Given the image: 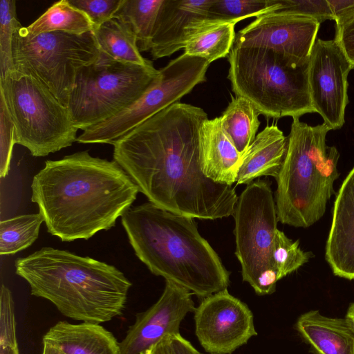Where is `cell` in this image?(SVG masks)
I'll return each instance as SVG.
<instances>
[{
	"mask_svg": "<svg viewBox=\"0 0 354 354\" xmlns=\"http://www.w3.org/2000/svg\"><path fill=\"white\" fill-rule=\"evenodd\" d=\"M0 346L18 348L12 295L3 284L0 293Z\"/></svg>",
	"mask_w": 354,
	"mask_h": 354,
	"instance_id": "cell-33",
	"label": "cell"
},
{
	"mask_svg": "<svg viewBox=\"0 0 354 354\" xmlns=\"http://www.w3.org/2000/svg\"><path fill=\"white\" fill-rule=\"evenodd\" d=\"M228 106L219 117L221 127L243 156L256 138L260 125V115L247 99L231 97Z\"/></svg>",
	"mask_w": 354,
	"mask_h": 354,
	"instance_id": "cell-23",
	"label": "cell"
},
{
	"mask_svg": "<svg viewBox=\"0 0 354 354\" xmlns=\"http://www.w3.org/2000/svg\"><path fill=\"white\" fill-rule=\"evenodd\" d=\"M236 24L206 19L187 42L184 53L206 59L209 64L227 57L234 46Z\"/></svg>",
	"mask_w": 354,
	"mask_h": 354,
	"instance_id": "cell-24",
	"label": "cell"
},
{
	"mask_svg": "<svg viewBox=\"0 0 354 354\" xmlns=\"http://www.w3.org/2000/svg\"><path fill=\"white\" fill-rule=\"evenodd\" d=\"M207 119L201 107L173 104L115 140L113 160L165 210L203 220L234 216V188L213 181L201 169L200 131Z\"/></svg>",
	"mask_w": 354,
	"mask_h": 354,
	"instance_id": "cell-1",
	"label": "cell"
},
{
	"mask_svg": "<svg viewBox=\"0 0 354 354\" xmlns=\"http://www.w3.org/2000/svg\"><path fill=\"white\" fill-rule=\"evenodd\" d=\"M42 214L19 215L0 223V254H12L30 246L38 238Z\"/></svg>",
	"mask_w": 354,
	"mask_h": 354,
	"instance_id": "cell-27",
	"label": "cell"
},
{
	"mask_svg": "<svg viewBox=\"0 0 354 354\" xmlns=\"http://www.w3.org/2000/svg\"><path fill=\"white\" fill-rule=\"evenodd\" d=\"M15 129L5 100L0 95V176L6 177L10 170Z\"/></svg>",
	"mask_w": 354,
	"mask_h": 354,
	"instance_id": "cell-32",
	"label": "cell"
},
{
	"mask_svg": "<svg viewBox=\"0 0 354 354\" xmlns=\"http://www.w3.org/2000/svg\"><path fill=\"white\" fill-rule=\"evenodd\" d=\"M228 79L236 96L248 100L266 118H299L313 113L309 60L297 63L272 50L233 46Z\"/></svg>",
	"mask_w": 354,
	"mask_h": 354,
	"instance_id": "cell-6",
	"label": "cell"
},
{
	"mask_svg": "<svg viewBox=\"0 0 354 354\" xmlns=\"http://www.w3.org/2000/svg\"><path fill=\"white\" fill-rule=\"evenodd\" d=\"M311 252H304L299 241H293L277 230L272 250V259L279 280L299 269L312 257Z\"/></svg>",
	"mask_w": 354,
	"mask_h": 354,
	"instance_id": "cell-30",
	"label": "cell"
},
{
	"mask_svg": "<svg viewBox=\"0 0 354 354\" xmlns=\"http://www.w3.org/2000/svg\"><path fill=\"white\" fill-rule=\"evenodd\" d=\"M165 0H122L113 18L124 22L134 33L140 51H150Z\"/></svg>",
	"mask_w": 354,
	"mask_h": 354,
	"instance_id": "cell-25",
	"label": "cell"
},
{
	"mask_svg": "<svg viewBox=\"0 0 354 354\" xmlns=\"http://www.w3.org/2000/svg\"><path fill=\"white\" fill-rule=\"evenodd\" d=\"M335 41L338 42L354 68V18L335 28Z\"/></svg>",
	"mask_w": 354,
	"mask_h": 354,
	"instance_id": "cell-35",
	"label": "cell"
},
{
	"mask_svg": "<svg viewBox=\"0 0 354 354\" xmlns=\"http://www.w3.org/2000/svg\"><path fill=\"white\" fill-rule=\"evenodd\" d=\"M275 12L313 18L320 24L333 20L327 0H276Z\"/></svg>",
	"mask_w": 354,
	"mask_h": 354,
	"instance_id": "cell-31",
	"label": "cell"
},
{
	"mask_svg": "<svg viewBox=\"0 0 354 354\" xmlns=\"http://www.w3.org/2000/svg\"><path fill=\"white\" fill-rule=\"evenodd\" d=\"M234 216L235 254L243 281L258 295L273 293L279 281L272 259L279 221L270 183L259 179L247 185L238 198Z\"/></svg>",
	"mask_w": 354,
	"mask_h": 354,
	"instance_id": "cell-10",
	"label": "cell"
},
{
	"mask_svg": "<svg viewBox=\"0 0 354 354\" xmlns=\"http://www.w3.org/2000/svg\"><path fill=\"white\" fill-rule=\"evenodd\" d=\"M338 27L354 18V0L339 1L327 0Z\"/></svg>",
	"mask_w": 354,
	"mask_h": 354,
	"instance_id": "cell-36",
	"label": "cell"
},
{
	"mask_svg": "<svg viewBox=\"0 0 354 354\" xmlns=\"http://www.w3.org/2000/svg\"><path fill=\"white\" fill-rule=\"evenodd\" d=\"M64 354H121L120 343L100 324L60 321L44 335Z\"/></svg>",
	"mask_w": 354,
	"mask_h": 354,
	"instance_id": "cell-19",
	"label": "cell"
},
{
	"mask_svg": "<svg viewBox=\"0 0 354 354\" xmlns=\"http://www.w3.org/2000/svg\"><path fill=\"white\" fill-rule=\"evenodd\" d=\"M121 222L136 255L153 274L201 298L227 289L230 272L194 218L149 202L130 207Z\"/></svg>",
	"mask_w": 354,
	"mask_h": 354,
	"instance_id": "cell-3",
	"label": "cell"
},
{
	"mask_svg": "<svg viewBox=\"0 0 354 354\" xmlns=\"http://www.w3.org/2000/svg\"><path fill=\"white\" fill-rule=\"evenodd\" d=\"M160 78L153 66L120 62L100 54L78 73L66 106L75 126L84 131L130 108Z\"/></svg>",
	"mask_w": 354,
	"mask_h": 354,
	"instance_id": "cell-7",
	"label": "cell"
},
{
	"mask_svg": "<svg viewBox=\"0 0 354 354\" xmlns=\"http://www.w3.org/2000/svg\"><path fill=\"white\" fill-rule=\"evenodd\" d=\"M192 295L183 287L166 281L158 300L136 314L134 324L120 342L121 354H141L166 335L180 334L181 322L196 308Z\"/></svg>",
	"mask_w": 354,
	"mask_h": 354,
	"instance_id": "cell-15",
	"label": "cell"
},
{
	"mask_svg": "<svg viewBox=\"0 0 354 354\" xmlns=\"http://www.w3.org/2000/svg\"><path fill=\"white\" fill-rule=\"evenodd\" d=\"M209 63L185 53L160 69V78L136 103L112 118L81 133L77 142L112 145L133 128L164 109L178 102L198 84L206 81Z\"/></svg>",
	"mask_w": 354,
	"mask_h": 354,
	"instance_id": "cell-11",
	"label": "cell"
},
{
	"mask_svg": "<svg viewBox=\"0 0 354 354\" xmlns=\"http://www.w3.org/2000/svg\"><path fill=\"white\" fill-rule=\"evenodd\" d=\"M0 354H19L18 348L0 346Z\"/></svg>",
	"mask_w": 354,
	"mask_h": 354,
	"instance_id": "cell-41",
	"label": "cell"
},
{
	"mask_svg": "<svg viewBox=\"0 0 354 354\" xmlns=\"http://www.w3.org/2000/svg\"><path fill=\"white\" fill-rule=\"evenodd\" d=\"M90 19L95 30L113 19L122 0H68Z\"/></svg>",
	"mask_w": 354,
	"mask_h": 354,
	"instance_id": "cell-34",
	"label": "cell"
},
{
	"mask_svg": "<svg viewBox=\"0 0 354 354\" xmlns=\"http://www.w3.org/2000/svg\"><path fill=\"white\" fill-rule=\"evenodd\" d=\"M325 257L335 276L354 279V167L335 200Z\"/></svg>",
	"mask_w": 354,
	"mask_h": 354,
	"instance_id": "cell-17",
	"label": "cell"
},
{
	"mask_svg": "<svg viewBox=\"0 0 354 354\" xmlns=\"http://www.w3.org/2000/svg\"><path fill=\"white\" fill-rule=\"evenodd\" d=\"M277 8L276 0H213L207 19L237 24L246 18L274 12Z\"/></svg>",
	"mask_w": 354,
	"mask_h": 354,
	"instance_id": "cell-28",
	"label": "cell"
},
{
	"mask_svg": "<svg viewBox=\"0 0 354 354\" xmlns=\"http://www.w3.org/2000/svg\"><path fill=\"white\" fill-rule=\"evenodd\" d=\"M141 354H171L169 345V335H166L158 342Z\"/></svg>",
	"mask_w": 354,
	"mask_h": 354,
	"instance_id": "cell-38",
	"label": "cell"
},
{
	"mask_svg": "<svg viewBox=\"0 0 354 354\" xmlns=\"http://www.w3.org/2000/svg\"><path fill=\"white\" fill-rule=\"evenodd\" d=\"M171 354H202L180 334L169 335Z\"/></svg>",
	"mask_w": 354,
	"mask_h": 354,
	"instance_id": "cell-37",
	"label": "cell"
},
{
	"mask_svg": "<svg viewBox=\"0 0 354 354\" xmlns=\"http://www.w3.org/2000/svg\"><path fill=\"white\" fill-rule=\"evenodd\" d=\"M296 328L317 354H354V328L346 318L313 310L299 317Z\"/></svg>",
	"mask_w": 354,
	"mask_h": 354,
	"instance_id": "cell-21",
	"label": "cell"
},
{
	"mask_svg": "<svg viewBox=\"0 0 354 354\" xmlns=\"http://www.w3.org/2000/svg\"><path fill=\"white\" fill-rule=\"evenodd\" d=\"M15 266L32 295L82 322L100 324L120 315L132 286L112 265L50 247L17 259Z\"/></svg>",
	"mask_w": 354,
	"mask_h": 354,
	"instance_id": "cell-4",
	"label": "cell"
},
{
	"mask_svg": "<svg viewBox=\"0 0 354 354\" xmlns=\"http://www.w3.org/2000/svg\"><path fill=\"white\" fill-rule=\"evenodd\" d=\"M0 95L15 125L16 144L32 156H46L77 141L78 129L68 107L35 77L8 75L0 80Z\"/></svg>",
	"mask_w": 354,
	"mask_h": 354,
	"instance_id": "cell-8",
	"label": "cell"
},
{
	"mask_svg": "<svg viewBox=\"0 0 354 354\" xmlns=\"http://www.w3.org/2000/svg\"><path fill=\"white\" fill-rule=\"evenodd\" d=\"M319 26L313 18L271 12L240 30L234 46L269 49L304 63L309 60Z\"/></svg>",
	"mask_w": 354,
	"mask_h": 354,
	"instance_id": "cell-14",
	"label": "cell"
},
{
	"mask_svg": "<svg viewBox=\"0 0 354 354\" xmlns=\"http://www.w3.org/2000/svg\"><path fill=\"white\" fill-rule=\"evenodd\" d=\"M17 17L16 1H0V80L16 73L12 40L15 32L21 27Z\"/></svg>",
	"mask_w": 354,
	"mask_h": 354,
	"instance_id": "cell-29",
	"label": "cell"
},
{
	"mask_svg": "<svg viewBox=\"0 0 354 354\" xmlns=\"http://www.w3.org/2000/svg\"><path fill=\"white\" fill-rule=\"evenodd\" d=\"M100 54L113 60L144 66H153L140 53L138 40L122 21L113 18L93 32Z\"/></svg>",
	"mask_w": 354,
	"mask_h": 354,
	"instance_id": "cell-22",
	"label": "cell"
},
{
	"mask_svg": "<svg viewBox=\"0 0 354 354\" xmlns=\"http://www.w3.org/2000/svg\"><path fill=\"white\" fill-rule=\"evenodd\" d=\"M330 129L324 123L310 126L292 118L286 156L276 178L278 221L296 227H308L324 214L339 177V158L326 145Z\"/></svg>",
	"mask_w": 354,
	"mask_h": 354,
	"instance_id": "cell-5",
	"label": "cell"
},
{
	"mask_svg": "<svg viewBox=\"0 0 354 354\" xmlns=\"http://www.w3.org/2000/svg\"><path fill=\"white\" fill-rule=\"evenodd\" d=\"M213 0H165L152 39L153 59L171 56L185 48L205 24Z\"/></svg>",
	"mask_w": 354,
	"mask_h": 354,
	"instance_id": "cell-16",
	"label": "cell"
},
{
	"mask_svg": "<svg viewBox=\"0 0 354 354\" xmlns=\"http://www.w3.org/2000/svg\"><path fill=\"white\" fill-rule=\"evenodd\" d=\"M345 318L354 328V303H352L348 307Z\"/></svg>",
	"mask_w": 354,
	"mask_h": 354,
	"instance_id": "cell-40",
	"label": "cell"
},
{
	"mask_svg": "<svg viewBox=\"0 0 354 354\" xmlns=\"http://www.w3.org/2000/svg\"><path fill=\"white\" fill-rule=\"evenodd\" d=\"M195 333L209 354H231L257 335L248 305L223 290L194 310Z\"/></svg>",
	"mask_w": 354,
	"mask_h": 354,
	"instance_id": "cell-12",
	"label": "cell"
},
{
	"mask_svg": "<svg viewBox=\"0 0 354 354\" xmlns=\"http://www.w3.org/2000/svg\"><path fill=\"white\" fill-rule=\"evenodd\" d=\"M288 138L276 125H268L257 134L243 155L237 185H248L261 176L277 178L283 162Z\"/></svg>",
	"mask_w": 354,
	"mask_h": 354,
	"instance_id": "cell-20",
	"label": "cell"
},
{
	"mask_svg": "<svg viewBox=\"0 0 354 354\" xmlns=\"http://www.w3.org/2000/svg\"><path fill=\"white\" fill-rule=\"evenodd\" d=\"M100 55L92 32L76 35L55 31L30 35L21 26L13 36L16 73L35 77L66 106L78 73L95 63Z\"/></svg>",
	"mask_w": 354,
	"mask_h": 354,
	"instance_id": "cell-9",
	"label": "cell"
},
{
	"mask_svg": "<svg viewBox=\"0 0 354 354\" xmlns=\"http://www.w3.org/2000/svg\"><path fill=\"white\" fill-rule=\"evenodd\" d=\"M23 28L30 35L55 31L82 35L95 30L88 16L72 6L68 0L55 2L37 20Z\"/></svg>",
	"mask_w": 354,
	"mask_h": 354,
	"instance_id": "cell-26",
	"label": "cell"
},
{
	"mask_svg": "<svg viewBox=\"0 0 354 354\" xmlns=\"http://www.w3.org/2000/svg\"><path fill=\"white\" fill-rule=\"evenodd\" d=\"M203 354V353H202Z\"/></svg>",
	"mask_w": 354,
	"mask_h": 354,
	"instance_id": "cell-42",
	"label": "cell"
},
{
	"mask_svg": "<svg viewBox=\"0 0 354 354\" xmlns=\"http://www.w3.org/2000/svg\"><path fill=\"white\" fill-rule=\"evenodd\" d=\"M200 142L203 173L216 183L232 186L236 182L243 156L223 130L219 117L203 123Z\"/></svg>",
	"mask_w": 354,
	"mask_h": 354,
	"instance_id": "cell-18",
	"label": "cell"
},
{
	"mask_svg": "<svg viewBox=\"0 0 354 354\" xmlns=\"http://www.w3.org/2000/svg\"><path fill=\"white\" fill-rule=\"evenodd\" d=\"M31 189L48 232L68 242L114 227L140 192L117 162L86 151L46 160Z\"/></svg>",
	"mask_w": 354,
	"mask_h": 354,
	"instance_id": "cell-2",
	"label": "cell"
},
{
	"mask_svg": "<svg viewBox=\"0 0 354 354\" xmlns=\"http://www.w3.org/2000/svg\"><path fill=\"white\" fill-rule=\"evenodd\" d=\"M42 354H64L55 345L43 341V353Z\"/></svg>",
	"mask_w": 354,
	"mask_h": 354,
	"instance_id": "cell-39",
	"label": "cell"
},
{
	"mask_svg": "<svg viewBox=\"0 0 354 354\" xmlns=\"http://www.w3.org/2000/svg\"><path fill=\"white\" fill-rule=\"evenodd\" d=\"M351 69L337 41L316 39L308 64L310 96L315 112L330 130L339 129L344 124L348 102L347 77Z\"/></svg>",
	"mask_w": 354,
	"mask_h": 354,
	"instance_id": "cell-13",
	"label": "cell"
}]
</instances>
